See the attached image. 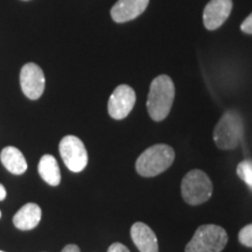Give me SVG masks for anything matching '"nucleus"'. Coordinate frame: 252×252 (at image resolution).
<instances>
[{
	"instance_id": "5",
	"label": "nucleus",
	"mask_w": 252,
	"mask_h": 252,
	"mask_svg": "<svg viewBox=\"0 0 252 252\" xmlns=\"http://www.w3.org/2000/svg\"><path fill=\"white\" fill-rule=\"evenodd\" d=\"M181 195L190 206H198L207 202L213 195V184L209 176L201 169L188 172L182 179Z\"/></svg>"
},
{
	"instance_id": "10",
	"label": "nucleus",
	"mask_w": 252,
	"mask_h": 252,
	"mask_svg": "<svg viewBox=\"0 0 252 252\" xmlns=\"http://www.w3.org/2000/svg\"><path fill=\"white\" fill-rule=\"evenodd\" d=\"M150 0H118L111 9V17L116 23L133 20L143 13Z\"/></svg>"
},
{
	"instance_id": "12",
	"label": "nucleus",
	"mask_w": 252,
	"mask_h": 252,
	"mask_svg": "<svg viewBox=\"0 0 252 252\" xmlns=\"http://www.w3.org/2000/svg\"><path fill=\"white\" fill-rule=\"evenodd\" d=\"M42 210L39 204L36 203H26L15 213L13 216V224L17 229L28 231L33 230L39 225Z\"/></svg>"
},
{
	"instance_id": "9",
	"label": "nucleus",
	"mask_w": 252,
	"mask_h": 252,
	"mask_svg": "<svg viewBox=\"0 0 252 252\" xmlns=\"http://www.w3.org/2000/svg\"><path fill=\"white\" fill-rule=\"evenodd\" d=\"M232 0H212L203 11V24L207 30L214 31L222 26L231 13Z\"/></svg>"
},
{
	"instance_id": "21",
	"label": "nucleus",
	"mask_w": 252,
	"mask_h": 252,
	"mask_svg": "<svg viewBox=\"0 0 252 252\" xmlns=\"http://www.w3.org/2000/svg\"><path fill=\"white\" fill-rule=\"evenodd\" d=\"M1 215H2V214H1V212H0V219H1Z\"/></svg>"
},
{
	"instance_id": "16",
	"label": "nucleus",
	"mask_w": 252,
	"mask_h": 252,
	"mask_svg": "<svg viewBox=\"0 0 252 252\" xmlns=\"http://www.w3.org/2000/svg\"><path fill=\"white\" fill-rule=\"evenodd\" d=\"M239 243L244 247L252 248V223L251 224L245 225L238 234Z\"/></svg>"
},
{
	"instance_id": "18",
	"label": "nucleus",
	"mask_w": 252,
	"mask_h": 252,
	"mask_svg": "<svg viewBox=\"0 0 252 252\" xmlns=\"http://www.w3.org/2000/svg\"><path fill=\"white\" fill-rule=\"evenodd\" d=\"M108 252H130V250L122 243H113L110 245Z\"/></svg>"
},
{
	"instance_id": "15",
	"label": "nucleus",
	"mask_w": 252,
	"mask_h": 252,
	"mask_svg": "<svg viewBox=\"0 0 252 252\" xmlns=\"http://www.w3.org/2000/svg\"><path fill=\"white\" fill-rule=\"evenodd\" d=\"M237 175L243 180L252 190V161L244 160L237 166Z\"/></svg>"
},
{
	"instance_id": "1",
	"label": "nucleus",
	"mask_w": 252,
	"mask_h": 252,
	"mask_svg": "<svg viewBox=\"0 0 252 252\" xmlns=\"http://www.w3.org/2000/svg\"><path fill=\"white\" fill-rule=\"evenodd\" d=\"M175 96V87L172 78L167 75H159L151 83L147 110L154 122H161L171 112Z\"/></svg>"
},
{
	"instance_id": "22",
	"label": "nucleus",
	"mask_w": 252,
	"mask_h": 252,
	"mask_svg": "<svg viewBox=\"0 0 252 252\" xmlns=\"http://www.w3.org/2000/svg\"><path fill=\"white\" fill-rule=\"evenodd\" d=\"M0 252H4V251H0Z\"/></svg>"
},
{
	"instance_id": "7",
	"label": "nucleus",
	"mask_w": 252,
	"mask_h": 252,
	"mask_svg": "<svg viewBox=\"0 0 252 252\" xmlns=\"http://www.w3.org/2000/svg\"><path fill=\"white\" fill-rule=\"evenodd\" d=\"M21 90L27 98L39 99L46 87V78L42 69L35 63H26L20 71Z\"/></svg>"
},
{
	"instance_id": "17",
	"label": "nucleus",
	"mask_w": 252,
	"mask_h": 252,
	"mask_svg": "<svg viewBox=\"0 0 252 252\" xmlns=\"http://www.w3.org/2000/svg\"><path fill=\"white\" fill-rule=\"evenodd\" d=\"M241 30L247 34H252V13L243 21Z\"/></svg>"
},
{
	"instance_id": "14",
	"label": "nucleus",
	"mask_w": 252,
	"mask_h": 252,
	"mask_svg": "<svg viewBox=\"0 0 252 252\" xmlns=\"http://www.w3.org/2000/svg\"><path fill=\"white\" fill-rule=\"evenodd\" d=\"M37 172H39L41 179L49 186L56 187L61 184L60 166L52 154H45L41 157L39 165H37Z\"/></svg>"
},
{
	"instance_id": "13",
	"label": "nucleus",
	"mask_w": 252,
	"mask_h": 252,
	"mask_svg": "<svg viewBox=\"0 0 252 252\" xmlns=\"http://www.w3.org/2000/svg\"><path fill=\"white\" fill-rule=\"evenodd\" d=\"M0 161L9 173L14 175H21L27 171L28 165L26 158L20 150L14 146H7L2 149L0 153Z\"/></svg>"
},
{
	"instance_id": "20",
	"label": "nucleus",
	"mask_w": 252,
	"mask_h": 252,
	"mask_svg": "<svg viewBox=\"0 0 252 252\" xmlns=\"http://www.w3.org/2000/svg\"><path fill=\"white\" fill-rule=\"evenodd\" d=\"M6 196H7V191H6V188L4 185L0 184V201H4Z\"/></svg>"
},
{
	"instance_id": "8",
	"label": "nucleus",
	"mask_w": 252,
	"mask_h": 252,
	"mask_svg": "<svg viewBox=\"0 0 252 252\" xmlns=\"http://www.w3.org/2000/svg\"><path fill=\"white\" fill-rule=\"evenodd\" d=\"M135 104V93L130 86L121 84L111 94L108 103L110 117L122 121L130 115Z\"/></svg>"
},
{
	"instance_id": "3",
	"label": "nucleus",
	"mask_w": 252,
	"mask_h": 252,
	"mask_svg": "<svg viewBox=\"0 0 252 252\" xmlns=\"http://www.w3.org/2000/svg\"><path fill=\"white\" fill-rule=\"evenodd\" d=\"M244 122L239 112L229 110L220 119L214 130V141L220 150H235L243 139Z\"/></svg>"
},
{
	"instance_id": "2",
	"label": "nucleus",
	"mask_w": 252,
	"mask_h": 252,
	"mask_svg": "<svg viewBox=\"0 0 252 252\" xmlns=\"http://www.w3.org/2000/svg\"><path fill=\"white\" fill-rule=\"evenodd\" d=\"M174 159L175 152L171 146L157 144L140 154L135 161V169L144 178H153L167 171Z\"/></svg>"
},
{
	"instance_id": "6",
	"label": "nucleus",
	"mask_w": 252,
	"mask_h": 252,
	"mask_svg": "<svg viewBox=\"0 0 252 252\" xmlns=\"http://www.w3.org/2000/svg\"><path fill=\"white\" fill-rule=\"evenodd\" d=\"M59 151L61 158L70 172L80 173L88 165V152L83 141L76 135H65L60 141Z\"/></svg>"
},
{
	"instance_id": "19",
	"label": "nucleus",
	"mask_w": 252,
	"mask_h": 252,
	"mask_svg": "<svg viewBox=\"0 0 252 252\" xmlns=\"http://www.w3.org/2000/svg\"><path fill=\"white\" fill-rule=\"evenodd\" d=\"M61 252H81V250L76 244H68L62 249Z\"/></svg>"
},
{
	"instance_id": "4",
	"label": "nucleus",
	"mask_w": 252,
	"mask_h": 252,
	"mask_svg": "<svg viewBox=\"0 0 252 252\" xmlns=\"http://www.w3.org/2000/svg\"><path fill=\"white\" fill-rule=\"evenodd\" d=\"M228 243V235L222 226L204 224L198 226L193 238L186 245V252H220Z\"/></svg>"
},
{
	"instance_id": "11",
	"label": "nucleus",
	"mask_w": 252,
	"mask_h": 252,
	"mask_svg": "<svg viewBox=\"0 0 252 252\" xmlns=\"http://www.w3.org/2000/svg\"><path fill=\"white\" fill-rule=\"evenodd\" d=\"M131 237L140 252H159L157 236L145 223L137 222L132 225Z\"/></svg>"
}]
</instances>
